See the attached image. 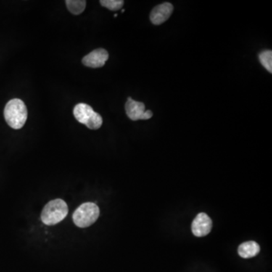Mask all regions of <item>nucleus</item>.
Returning <instances> with one entry per match:
<instances>
[{"mask_svg":"<svg viewBox=\"0 0 272 272\" xmlns=\"http://www.w3.org/2000/svg\"><path fill=\"white\" fill-rule=\"evenodd\" d=\"M260 61L262 65L268 70L269 73H272V51L271 50L262 51L260 54Z\"/></svg>","mask_w":272,"mask_h":272,"instance_id":"11","label":"nucleus"},{"mask_svg":"<svg viewBox=\"0 0 272 272\" xmlns=\"http://www.w3.org/2000/svg\"><path fill=\"white\" fill-rule=\"evenodd\" d=\"M99 207L94 203H85L76 210L73 215L74 223L79 228H87L99 219Z\"/></svg>","mask_w":272,"mask_h":272,"instance_id":"4","label":"nucleus"},{"mask_svg":"<svg viewBox=\"0 0 272 272\" xmlns=\"http://www.w3.org/2000/svg\"><path fill=\"white\" fill-rule=\"evenodd\" d=\"M260 251V247L255 241H247L243 243L238 247V254L244 259L252 258L258 255Z\"/></svg>","mask_w":272,"mask_h":272,"instance_id":"9","label":"nucleus"},{"mask_svg":"<svg viewBox=\"0 0 272 272\" xmlns=\"http://www.w3.org/2000/svg\"><path fill=\"white\" fill-rule=\"evenodd\" d=\"M74 115L77 121L86 125L90 130H99L103 123L101 116L95 112L91 106L85 103H80L75 106Z\"/></svg>","mask_w":272,"mask_h":272,"instance_id":"3","label":"nucleus"},{"mask_svg":"<svg viewBox=\"0 0 272 272\" xmlns=\"http://www.w3.org/2000/svg\"><path fill=\"white\" fill-rule=\"evenodd\" d=\"M6 123L14 130H20L27 119V109L22 100L14 99L6 104L4 109Z\"/></svg>","mask_w":272,"mask_h":272,"instance_id":"1","label":"nucleus"},{"mask_svg":"<svg viewBox=\"0 0 272 272\" xmlns=\"http://www.w3.org/2000/svg\"><path fill=\"white\" fill-rule=\"evenodd\" d=\"M100 3L101 6L107 8L109 10L116 12L123 8L124 1L123 0H101Z\"/></svg>","mask_w":272,"mask_h":272,"instance_id":"12","label":"nucleus"},{"mask_svg":"<svg viewBox=\"0 0 272 272\" xmlns=\"http://www.w3.org/2000/svg\"><path fill=\"white\" fill-rule=\"evenodd\" d=\"M122 12H125V9H123V10L121 11Z\"/></svg>","mask_w":272,"mask_h":272,"instance_id":"14","label":"nucleus"},{"mask_svg":"<svg viewBox=\"0 0 272 272\" xmlns=\"http://www.w3.org/2000/svg\"><path fill=\"white\" fill-rule=\"evenodd\" d=\"M117 17V14H114V17Z\"/></svg>","mask_w":272,"mask_h":272,"instance_id":"13","label":"nucleus"},{"mask_svg":"<svg viewBox=\"0 0 272 272\" xmlns=\"http://www.w3.org/2000/svg\"><path fill=\"white\" fill-rule=\"evenodd\" d=\"M125 112L130 120H149L153 117L151 111H146V105L144 103L135 101L131 97H129L125 104Z\"/></svg>","mask_w":272,"mask_h":272,"instance_id":"5","label":"nucleus"},{"mask_svg":"<svg viewBox=\"0 0 272 272\" xmlns=\"http://www.w3.org/2000/svg\"><path fill=\"white\" fill-rule=\"evenodd\" d=\"M212 222L209 215L204 212L198 214L193 221L191 230L197 237L207 236L212 229Z\"/></svg>","mask_w":272,"mask_h":272,"instance_id":"6","label":"nucleus"},{"mask_svg":"<svg viewBox=\"0 0 272 272\" xmlns=\"http://www.w3.org/2000/svg\"><path fill=\"white\" fill-rule=\"evenodd\" d=\"M108 52L104 49H97L91 51L83 58L82 62L85 66L92 68L103 67L108 60Z\"/></svg>","mask_w":272,"mask_h":272,"instance_id":"7","label":"nucleus"},{"mask_svg":"<svg viewBox=\"0 0 272 272\" xmlns=\"http://www.w3.org/2000/svg\"><path fill=\"white\" fill-rule=\"evenodd\" d=\"M68 213V207L65 201L56 199L48 203L41 213L42 222L47 225H54L65 219Z\"/></svg>","mask_w":272,"mask_h":272,"instance_id":"2","label":"nucleus"},{"mask_svg":"<svg viewBox=\"0 0 272 272\" xmlns=\"http://www.w3.org/2000/svg\"><path fill=\"white\" fill-rule=\"evenodd\" d=\"M65 3L68 10L75 15L81 14L86 9L85 0H67Z\"/></svg>","mask_w":272,"mask_h":272,"instance_id":"10","label":"nucleus"},{"mask_svg":"<svg viewBox=\"0 0 272 272\" xmlns=\"http://www.w3.org/2000/svg\"><path fill=\"white\" fill-rule=\"evenodd\" d=\"M173 12V6L171 3H162L153 9L150 15V19L154 25H160L168 20Z\"/></svg>","mask_w":272,"mask_h":272,"instance_id":"8","label":"nucleus"}]
</instances>
